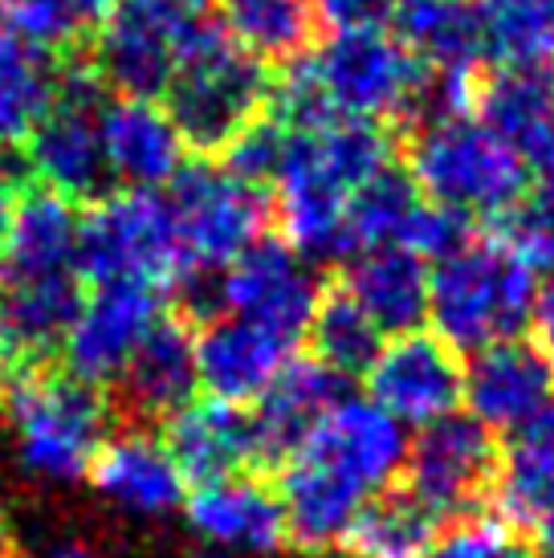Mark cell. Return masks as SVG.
<instances>
[{
    "instance_id": "cell-1",
    "label": "cell",
    "mask_w": 554,
    "mask_h": 558,
    "mask_svg": "<svg viewBox=\"0 0 554 558\" xmlns=\"http://www.w3.org/2000/svg\"><path fill=\"white\" fill-rule=\"evenodd\" d=\"M539 298V269L493 236H473L429 274V323L453 351H485L522 335Z\"/></svg>"
},
{
    "instance_id": "cell-2",
    "label": "cell",
    "mask_w": 554,
    "mask_h": 558,
    "mask_svg": "<svg viewBox=\"0 0 554 558\" xmlns=\"http://www.w3.org/2000/svg\"><path fill=\"white\" fill-rule=\"evenodd\" d=\"M274 98L265 65L245 53L220 25L188 29L184 53L168 86V119L176 123L184 147L225 151L245 126L262 119V107Z\"/></svg>"
},
{
    "instance_id": "cell-3",
    "label": "cell",
    "mask_w": 554,
    "mask_h": 558,
    "mask_svg": "<svg viewBox=\"0 0 554 558\" xmlns=\"http://www.w3.org/2000/svg\"><path fill=\"white\" fill-rule=\"evenodd\" d=\"M77 274L98 286L168 290L201 278L184 253L168 196L159 192H107L77 217Z\"/></svg>"
},
{
    "instance_id": "cell-4",
    "label": "cell",
    "mask_w": 554,
    "mask_h": 558,
    "mask_svg": "<svg viewBox=\"0 0 554 558\" xmlns=\"http://www.w3.org/2000/svg\"><path fill=\"white\" fill-rule=\"evenodd\" d=\"M408 180L441 208L502 220L526 201L530 163L473 119H432L412 140Z\"/></svg>"
},
{
    "instance_id": "cell-5",
    "label": "cell",
    "mask_w": 554,
    "mask_h": 558,
    "mask_svg": "<svg viewBox=\"0 0 554 558\" xmlns=\"http://www.w3.org/2000/svg\"><path fill=\"white\" fill-rule=\"evenodd\" d=\"M306 82L330 119L380 123L392 114L420 110L429 98L432 70L396 33H330L314 58H298Z\"/></svg>"
},
{
    "instance_id": "cell-6",
    "label": "cell",
    "mask_w": 554,
    "mask_h": 558,
    "mask_svg": "<svg viewBox=\"0 0 554 558\" xmlns=\"http://www.w3.org/2000/svg\"><path fill=\"white\" fill-rule=\"evenodd\" d=\"M16 457L41 481H74L107 440V403L70 375H21L9 388Z\"/></svg>"
},
{
    "instance_id": "cell-7",
    "label": "cell",
    "mask_w": 554,
    "mask_h": 558,
    "mask_svg": "<svg viewBox=\"0 0 554 558\" xmlns=\"http://www.w3.org/2000/svg\"><path fill=\"white\" fill-rule=\"evenodd\" d=\"M168 204L196 274L237 262L253 241H262L269 217L265 187L237 180L220 163H192L180 171L171 180Z\"/></svg>"
},
{
    "instance_id": "cell-8",
    "label": "cell",
    "mask_w": 554,
    "mask_h": 558,
    "mask_svg": "<svg viewBox=\"0 0 554 558\" xmlns=\"http://www.w3.org/2000/svg\"><path fill=\"white\" fill-rule=\"evenodd\" d=\"M103 82L94 70L58 74V94L49 102L46 119L33 126L25 140L29 168L37 171L41 187L58 192L62 201L103 196L107 187V159H103Z\"/></svg>"
},
{
    "instance_id": "cell-9",
    "label": "cell",
    "mask_w": 554,
    "mask_h": 558,
    "mask_svg": "<svg viewBox=\"0 0 554 558\" xmlns=\"http://www.w3.org/2000/svg\"><path fill=\"white\" fill-rule=\"evenodd\" d=\"M497 445L493 433L481 428L473 416L436 420L429 428H420L416 440H408V494L432 522L445 518H465V513L481 506V497L493 494V477H497Z\"/></svg>"
},
{
    "instance_id": "cell-10",
    "label": "cell",
    "mask_w": 554,
    "mask_h": 558,
    "mask_svg": "<svg viewBox=\"0 0 554 558\" xmlns=\"http://www.w3.org/2000/svg\"><path fill=\"white\" fill-rule=\"evenodd\" d=\"M192 16L171 0H119L98 29L94 74L119 90V98L168 94L184 53Z\"/></svg>"
},
{
    "instance_id": "cell-11",
    "label": "cell",
    "mask_w": 554,
    "mask_h": 558,
    "mask_svg": "<svg viewBox=\"0 0 554 558\" xmlns=\"http://www.w3.org/2000/svg\"><path fill=\"white\" fill-rule=\"evenodd\" d=\"M318 281L310 265L281 241H253V245L220 269L216 302L229 311V318H245L265 330L281 335L286 342H298L306 335L314 306H318Z\"/></svg>"
},
{
    "instance_id": "cell-12",
    "label": "cell",
    "mask_w": 554,
    "mask_h": 558,
    "mask_svg": "<svg viewBox=\"0 0 554 558\" xmlns=\"http://www.w3.org/2000/svg\"><path fill=\"white\" fill-rule=\"evenodd\" d=\"M368 388L371 403L384 408L396 424L429 428L457 412L465 391V367L457 351L445 347L436 335L412 330L380 347L375 363L368 367Z\"/></svg>"
},
{
    "instance_id": "cell-13",
    "label": "cell",
    "mask_w": 554,
    "mask_h": 558,
    "mask_svg": "<svg viewBox=\"0 0 554 558\" xmlns=\"http://www.w3.org/2000/svg\"><path fill=\"white\" fill-rule=\"evenodd\" d=\"M159 318V294L147 286H98L77 306V318L62 339L65 375L86 388L119 384L138 342L152 335Z\"/></svg>"
},
{
    "instance_id": "cell-14",
    "label": "cell",
    "mask_w": 554,
    "mask_h": 558,
    "mask_svg": "<svg viewBox=\"0 0 554 558\" xmlns=\"http://www.w3.org/2000/svg\"><path fill=\"white\" fill-rule=\"evenodd\" d=\"M274 187L286 245L302 262H326V257L347 253V201H351V192H342L323 171V163L310 151L306 131L286 126V147H281Z\"/></svg>"
},
{
    "instance_id": "cell-15",
    "label": "cell",
    "mask_w": 554,
    "mask_h": 558,
    "mask_svg": "<svg viewBox=\"0 0 554 558\" xmlns=\"http://www.w3.org/2000/svg\"><path fill=\"white\" fill-rule=\"evenodd\" d=\"M469 416L490 433H522L554 408V363L539 342H493L465 367Z\"/></svg>"
},
{
    "instance_id": "cell-16",
    "label": "cell",
    "mask_w": 554,
    "mask_h": 558,
    "mask_svg": "<svg viewBox=\"0 0 554 558\" xmlns=\"http://www.w3.org/2000/svg\"><path fill=\"white\" fill-rule=\"evenodd\" d=\"M298 452H310L314 461H323L371 497L387 489L404 469L408 436L404 424H396L371 400H339Z\"/></svg>"
},
{
    "instance_id": "cell-17",
    "label": "cell",
    "mask_w": 554,
    "mask_h": 558,
    "mask_svg": "<svg viewBox=\"0 0 554 558\" xmlns=\"http://www.w3.org/2000/svg\"><path fill=\"white\" fill-rule=\"evenodd\" d=\"M107 175L131 192H155L184 171V140L152 98H110L98 114Z\"/></svg>"
},
{
    "instance_id": "cell-18",
    "label": "cell",
    "mask_w": 554,
    "mask_h": 558,
    "mask_svg": "<svg viewBox=\"0 0 554 558\" xmlns=\"http://www.w3.org/2000/svg\"><path fill=\"white\" fill-rule=\"evenodd\" d=\"M184 518L204 543L229 555H274L286 546L281 501L253 477H220L188 489Z\"/></svg>"
},
{
    "instance_id": "cell-19",
    "label": "cell",
    "mask_w": 554,
    "mask_h": 558,
    "mask_svg": "<svg viewBox=\"0 0 554 558\" xmlns=\"http://www.w3.org/2000/svg\"><path fill=\"white\" fill-rule=\"evenodd\" d=\"M290 347L281 335L265 330L245 318H213L196 335V384L213 400L245 408L249 400H262L277 372L290 363Z\"/></svg>"
},
{
    "instance_id": "cell-20",
    "label": "cell",
    "mask_w": 554,
    "mask_h": 558,
    "mask_svg": "<svg viewBox=\"0 0 554 558\" xmlns=\"http://www.w3.org/2000/svg\"><path fill=\"white\" fill-rule=\"evenodd\" d=\"M339 400H347L342 375L318 359H290L257 400V412H249L257 433V461H290Z\"/></svg>"
},
{
    "instance_id": "cell-21",
    "label": "cell",
    "mask_w": 554,
    "mask_h": 558,
    "mask_svg": "<svg viewBox=\"0 0 554 558\" xmlns=\"http://www.w3.org/2000/svg\"><path fill=\"white\" fill-rule=\"evenodd\" d=\"M281 513H286V543L302 550L347 546L354 522L363 518L371 497L342 481L335 469L314 461L310 452H293L281 473Z\"/></svg>"
},
{
    "instance_id": "cell-22",
    "label": "cell",
    "mask_w": 554,
    "mask_h": 558,
    "mask_svg": "<svg viewBox=\"0 0 554 558\" xmlns=\"http://www.w3.org/2000/svg\"><path fill=\"white\" fill-rule=\"evenodd\" d=\"M86 477L119 510L143 513V518L171 513L188 497V481L171 461L168 445L147 433H123L103 440Z\"/></svg>"
},
{
    "instance_id": "cell-23",
    "label": "cell",
    "mask_w": 554,
    "mask_h": 558,
    "mask_svg": "<svg viewBox=\"0 0 554 558\" xmlns=\"http://www.w3.org/2000/svg\"><path fill=\"white\" fill-rule=\"evenodd\" d=\"M168 452L180 465L184 481L196 485L220 477H241L249 465H257V433L245 408L220 400H192L168 420Z\"/></svg>"
},
{
    "instance_id": "cell-24",
    "label": "cell",
    "mask_w": 554,
    "mask_h": 558,
    "mask_svg": "<svg viewBox=\"0 0 554 558\" xmlns=\"http://www.w3.org/2000/svg\"><path fill=\"white\" fill-rule=\"evenodd\" d=\"M77 213L49 187H33L13 204V220L0 248V281L74 278Z\"/></svg>"
},
{
    "instance_id": "cell-25",
    "label": "cell",
    "mask_w": 554,
    "mask_h": 558,
    "mask_svg": "<svg viewBox=\"0 0 554 558\" xmlns=\"http://www.w3.org/2000/svg\"><path fill=\"white\" fill-rule=\"evenodd\" d=\"M127 403L147 420H171L196 396V330L180 318H159L138 342L127 372L119 375Z\"/></svg>"
},
{
    "instance_id": "cell-26",
    "label": "cell",
    "mask_w": 554,
    "mask_h": 558,
    "mask_svg": "<svg viewBox=\"0 0 554 558\" xmlns=\"http://www.w3.org/2000/svg\"><path fill=\"white\" fill-rule=\"evenodd\" d=\"M429 274L432 265L412 257L408 248H368L351 262L342 290L380 326V335H412L429 318Z\"/></svg>"
},
{
    "instance_id": "cell-27",
    "label": "cell",
    "mask_w": 554,
    "mask_h": 558,
    "mask_svg": "<svg viewBox=\"0 0 554 558\" xmlns=\"http://www.w3.org/2000/svg\"><path fill=\"white\" fill-rule=\"evenodd\" d=\"M396 37L432 74H478L485 29L473 0H396Z\"/></svg>"
},
{
    "instance_id": "cell-28",
    "label": "cell",
    "mask_w": 554,
    "mask_h": 558,
    "mask_svg": "<svg viewBox=\"0 0 554 558\" xmlns=\"http://www.w3.org/2000/svg\"><path fill=\"white\" fill-rule=\"evenodd\" d=\"M493 501L514 530H542L554 513V408L522 433H514L497 457Z\"/></svg>"
},
{
    "instance_id": "cell-29",
    "label": "cell",
    "mask_w": 554,
    "mask_h": 558,
    "mask_svg": "<svg viewBox=\"0 0 554 558\" xmlns=\"http://www.w3.org/2000/svg\"><path fill=\"white\" fill-rule=\"evenodd\" d=\"M77 306V278L0 281V351L9 359H46L49 351H62Z\"/></svg>"
},
{
    "instance_id": "cell-30",
    "label": "cell",
    "mask_w": 554,
    "mask_h": 558,
    "mask_svg": "<svg viewBox=\"0 0 554 558\" xmlns=\"http://www.w3.org/2000/svg\"><path fill=\"white\" fill-rule=\"evenodd\" d=\"M473 114L490 135H497L526 156L554 119V70H546V65H497L493 74H481Z\"/></svg>"
},
{
    "instance_id": "cell-31",
    "label": "cell",
    "mask_w": 554,
    "mask_h": 558,
    "mask_svg": "<svg viewBox=\"0 0 554 558\" xmlns=\"http://www.w3.org/2000/svg\"><path fill=\"white\" fill-rule=\"evenodd\" d=\"M58 94V70L46 49L0 29V151L21 147L46 119Z\"/></svg>"
},
{
    "instance_id": "cell-32",
    "label": "cell",
    "mask_w": 554,
    "mask_h": 558,
    "mask_svg": "<svg viewBox=\"0 0 554 558\" xmlns=\"http://www.w3.org/2000/svg\"><path fill=\"white\" fill-rule=\"evenodd\" d=\"M220 29L257 62H298L314 37L310 0H216Z\"/></svg>"
},
{
    "instance_id": "cell-33",
    "label": "cell",
    "mask_w": 554,
    "mask_h": 558,
    "mask_svg": "<svg viewBox=\"0 0 554 558\" xmlns=\"http://www.w3.org/2000/svg\"><path fill=\"white\" fill-rule=\"evenodd\" d=\"M306 335L314 339V359L335 375H342V379L368 372L375 355H380V347H384L380 326L354 306L347 290H326L318 298Z\"/></svg>"
},
{
    "instance_id": "cell-34",
    "label": "cell",
    "mask_w": 554,
    "mask_h": 558,
    "mask_svg": "<svg viewBox=\"0 0 554 558\" xmlns=\"http://www.w3.org/2000/svg\"><path fill=\"white\" fill-rule=\"evenodd\" d=\"M485 53L502 65H546L554 53V0H473Z\"/></svg>"
},
{
    "instance_id": "cell-35",
    "label": "cell",
    "mask_w": 554,
    "mask_h": 558,
    "mask_svg": "<svg viewBox=\"0 0 554 558\" xmlns=\"http://www.w3.org/2000/svg\"><path fill=\"white\" fill-rule=\"evenodd\" d=\"M416 208H420V192L408 180V171H380L347 201V253L400 245Z\"/></svg>"
},
{
    "instance_id": "cell-36",
    "label": "cell",
    "mask_w": 554,
    "mask_h": 558,
    "mask_svg": "<svg viewBox=\"0 0 554 558\" xmlns=\"http://www.w3.org/2000/svg\"><path fill=\"white\" fill-rule=\"evenodd\" d=\"M306 140L314 159L323 163V171L342 192H359L368 180L392 168V140L380 123L330 119L323 126H310Z\"/></svg>"
},
{
    "instance_id": "cell-37",
    "label": "cell",
    "mask_w": 554,
    "mask_h": 558,
    "mask_svg": "<svg viewBox=\"0 0 554 558\" xmlns=\"http://www.w3.org/2000/svg\"><path fill=\"white\" fill-rule=\"evenodd\" d=\"M432 530L436 522L412 497H380V501H368L347 546L354 550V558H424V550L432 546Z\"/></svg>"
},
{
    "instance_id": "cell-38",
    "label": "cell",
    "mask_w": 554,
    "mask_h": 558,
    "mask_svg": "<svg viewBox=\"0 0 554 558\" xmlns=\"http://www.w3.org/2000/svg\"><path fill=\"white\" fill-rule=\"evenodd\" d=\"M0 29L37 49H58L82 33V21L70 0H0Z\"/></svg>"
},
{
    "instance_id": "cell-39",
    "label": "cell",
    "mask_w": 554,
    "mask_h": 558,
    "mask_svg": "<svg viewBox=\"0 0 554 558\" xmlns=\"http://www.w3.org/2000/svg\"><path fill=\"white\" fill-rule=\"evenodd\" d=\"M497 236H502L518 257H526V262L534 265V269H551L554 274V192L551 187L526 196L514 213H506Z\"/></svg>"
},
{
    "instance_id": "cell-40",
    "label": "cell",
    "mask_w": 554,
    "mask_h": 558,
    "mask_svg": "<svg viewBox=\"0 0 554 558\" xmlns=\"http://www.w3.org/2000/svg\"><path fill=\"white\" fill-rule=\"evenodd\" d=\"M281 147H286V123L277 119H257L253 126H245L237 140L220 151V168L232 171L237 180H245L253 187L274 184L277 163H281Z\"/></svg>"
},
{
    "instance_id": "cell-41",
    "label": "cell",
    "mask_w": 554,
    "mask_h": 558,
    "mask_svg": "<svg viewBox=\"0 0 554 558\" xmlns=\"http://www.w3.org/2000/svg\"><path fill=\"white\" fill-rule=\"evenodd\" d=\"M469 241H473L469 217L453 213V208H441V204L432 201H420V208L412 213V220H408V229H404L396 248H408L420 262H441V257L457 253Z\"/></svg>"
},
{
    "instance_id": "cell-42",
    "label": "cell",
    "mask_w": 554,
    "mask_h": 558,
    "mask_svg": "<svg viewBox=\"0 0 554 558\" xmlns=\"http://www.w3.org/2000/svg\"><path fill=\"white\" fill-rule=\"evenodd\" d=\"M310 4H314V21L330 33L384 29L396 13V0H310Z\"/></svg>"
},
{
    "instance_id": "cell-43",
    "label": "cell",
    "mask_w": 554,
    "mask_h": 558,
    "mask_svg": "<svg viewBox=\"0 0 554 558\" xmlns=\"http://www.w3.org/2000/svg\"><path fill=\"white\" fill-rule=\"evenodd\" d=\"M506 538V530L493 522H457L441 543H432L424 558H485Z\"/></svg>"
},
{
    "instance_id": "cell-44",
    "label": "cell",
    "mask_w": 554,
    "mask_h": 558,
    "mask_svg": "<svg viewBox=\"0 0 554 558\" xmlns=\"http://www.w3.org/2000/svg\"><path fill=\"white\" fill-rule=\"evenodd\" d=\"M530 323L539 330V351L554 363V274L546 286H539V298H534V314Z\"/></svg>"
},
{
    "instance_id": "cell-45",
    "label": "cell",
    "mask_w": 554,
    "mask_h": 558,
    "mask_svg": "<svg viewBox=\"0 0 554 558\" xmlns=\"http://www.w3.org/2000/svg\"><path fill=\"white\" fill-rule=\"evenodd\" d=\"M526 163L539 171L542 184H546L554 192V119L546 123V131H542L539 140H534V147L526 151Z\"/></svg>"
},
{
    "instance_id": "cell-46",
    "label": "cell",
    "mask_w": 554,
    "mask_h": 558,
    "mask_svg": "<svg viewBox=\"0 0 554 558\" xmlns=\"http://www.w3.org/2000/svg\"><path fill=\"white\" fill-rule=\"evenodd\" d=\"M115 4H119V0H70V9L77 13V21H82V25H86V21H103Z\"/></svg>"
},
{
    "instance_id": "cell-47",
    "label": "cell",
    "mask_w": 554,
    "mask_h": 558,
    "mask_svg": "<svg viewBox=\"0 0 554 558\" xmlns=\"http://www.w3.org/2000/svg\"><path fill=\"white\" fill-rule=\"evenodd\" d=\"M13 184L0 175V248H4V233H9V220H13Z\"/></svg>"
},
{
    "instance_id": "cell-48",
    "label": "cell",
    "mask_w": 554,
    "mask_h": 558,
    "mask_svg": "<svg viewBox=\"0 0 554 558\" xmlns=\"http://www.w3.org/2000/svg\"><path fill=\"white\" fill-rule=\"evenodd\" d=\"M485 558H526V550H522V546H514L509 538H502V543L493 546V550Z\"/></svg>"
},
{
    "instance_id": "cell-49",
    "label": "cell",
    "mask_w": 554,
    "mask_h": 558,
    "mask_svg": "<svg viewBox=\"0 0 554 558\" xmlns=\"http://www.w3.org/2000/svg\"><path fill=\"white\" fill-rule=\"evenodd\" d=\"M46 558H103V555H94L91 546H58V550Z\"/></svg>"
},
{
    "instance_id": "cell-50",
    "label": "cell",
    "mask_w": 554,
    "mask_h": 558,
    "mask_svg": "<svg viewBox=\"0 0 554 558\" xmlns=\"http://www.w3.org/2000/svg\"><path fill=\"white\" fill-rule=\"evenodd\" d=\"M171 4H176V9H184V13L192 16V13H201L208 0H171Z\"/></svg>"
},
{
    "instance_id": "cell-51",
    "label": "cell",
    "mask_w": 554,
    "mask_h": 558,
    "mask_svg": "<svg viewBox=\"0 0 554 558\" xmlns=\"http://www.w3.org/2000/svg\"><path fill=\"white\" fill-rule=\"evenodd\" d=\"M0 558H9V522H4V513H0Z\"/></svg>"
},
{
    "instance_id": "cell-52",
    "label": "cell",
    "mask_w": 554,
    "mask_h": 558,
    "mask_svg": "<svg viewBox=\"0 0 554 558\" xmlns=\"http://www.w3.org/2000/svg\"><path fill=\"white\" fill-rule=\"evenodd\" d=\"M9 388V355H4V351H0V391Z\"/></svg>"
},
{
    "instance_id": "cell-53",
    "label": "cell",
    "mask_w": 554,
    "mask_h": 558,
    "mask_svg": "<svg viewBox=\"0 0 554 558\" xmlns=\"http://www.w3.org/2000/svg\"><path fill=\"white\" fill-rule=\"evenodd\" d=\"M539 534H542V538H546V546H551V550H554V513H551V522H546V526H542Z\"/></svg>"
},
{
    "instance_id": "cell-54",
    "label": "cell",
    "mask_w": 554,
    "mask_h": 558,
    "mask_svg": "<svg viewBox=\"0 0 554 558\" xmlns=\"http://www.w3.org/2000/svg\"><path fill=\"white\" fill-rule=\"evenodd\" d=\"M196 558H229V555H196Z\"/></svg>"
},
{
    "instance_id": "cell-55",
    "label": "cell",
    "mask_w": 554,
    "mask_h": 558,
    "mask_svg": "<svg viewBox=\"0 0 554 558\" xmlns=\"http://www.w3.org/2000/svg\"><path fill=\"white\" fill-rule=\"evenodd\" d=\"M546 558H554V550H551V555H546Z\"/></svg>"
},
{
    "instance_id": "cell-56",
    "label": "cell",
    "mask_w": 554,
    "mask_h": 558,
    "mask_svg": "<svg viewBox=\"0 0 554 558\" xmlns=\"http://www.w3.org/2000/svg\"><path fill=\"white\" fill-rule=\"evenodd\" d=\"M551 58H554V53H551Z\"/></svg>"
}]
</instances>
